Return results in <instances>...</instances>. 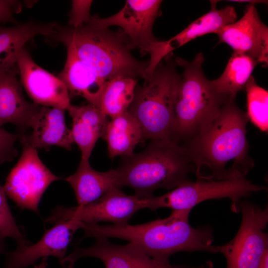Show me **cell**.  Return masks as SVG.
<instances>
[{"label": "cell", "mask_w": 268, "mask_h": 268, "mask_svg": "<svg viewBox=\"0 0 268 268\" xmlns=\"http://www.w3.org/2000/svg\"><path fill=\"white\" fill-rule=\"evenodd\" d=\"M229 98L218 115L183 144L197 180L246 177L254 165L249 155L246 113Z\"/></svg>", "instance_id": "1"}, {"label": "cell", "mask_w": 268, "mask_h": 268, "mask_svg": "<svg viewBox=\"0 0 268 268\" xmlns=\"http://www.w3.org/2000/svg\"><path fill=\"white\" fill-rule=\"evenodd\" d=\"M191 209L172 210L170 215L137 225H99L82 223L83 238H116L133 243L150 257L170 264L169 257L178 252L218 253L209 227L194 228L189 222Z\"/></svg>", "instance_id": "2"}, {"label": "cell", "mask_w": 268, "mask_h": 268, "mask_svg": "<svg viewBox=\"0 0 268 268\" xmlns=\"http://www.w3.org/2000/svg\"><path fill=\"white\" fill-rule=\"evenodd\" d=\"M49 39L71 46L79 58L106 81L117 77L142 78L148 62L135 59L127 36L96 23L92 16L77 28L57 24Z\"/></svg>", "instance_id": "3"}, {"label": "cell", "mask_w": 268, "mask_h": 268, "mask_svg": "<svg viewBox=\"0 0 268 268\" xmlns=\"http://www.w3.org/2000/svg\"><path fill=\"white\" fill-rule=\"evenodd\" d=\"M126 157L116 169L119 188L129 187L141 199L158 189L175 188L196 172L185 147L171 141L152 140L141 152Z\"/></svg>", "instance_id": "4"}, {"label": "cell", "mask_w": 268, "mask_h": 268, "mask_svg": "<svg viewBox=\"0 0 268 268\" xmlns=\"http://www.w3.org/2000/svg\"><path fill=\"white\" fill-rule=\"evenodd\" d=\"M175 60L183 71L174 95L172 141L182 145L212 121L230 97L217 93L205 77L202 53L191 62Z\"/></svg>", "instance_id": "5"}, {"label": "cell", "mask_w": 268, "mask_h": 268, "mask_svg": "<svg viewBox=\"0 0 268 268\" xmlns=\"http://www.w3.org/2000/svg\"><path fill=\"white\" fill-rule=\"evenodd\" d=\"M156 67L142 86L135 88L128 109L138 122L141 141L147 139L172 141L173 99L180 74L175 58L169 54Z\"/></svg>", "instance_id": "6"}, {"label": "cell", "mask_w": 268, "mask_h": 268, "mask_svg": "<svg viewBox=\"0 0 268 268\" xmlns=\"http://www.w3.org/2000/svg\"><path fill=\"white\" fill-rule=\"evenodd\" d=\"M267 188L253 183L246 177L214 181H187L168 193L144 199L145 208L155 210L168 207L173 210L191 209L198 204L208 200L228 198L234 211H238L241 199L251 193L265 191Z\"/></svg>", "instance_id": "7"}, {"label": "cell", "mask_w": 268, "mask_h": 268, "mask_svg": "<svg viewBox=\"0 0 268 268\" xmlns=\"http://www.w3.org/2000/svg\"><path fill=\"white\" fill-rule=\"evenodd\" d=\"M238 211L242 221L235 237L228 243L216 246L226 260V268H258L268 252V209L247 201H240Z\"/></svg>", "instance_id": "8"}, {"label": "cell", "mask_w": 268, "mask_h": 268, "mask_svg": "<svg viewBox=\"0 0 268 268\" xmlns=\"http://www.w3.org/2000/svg\"><path fill=\"white\" fill-rule=\"evenodd\" d=\"M61 178L43 163L36 148L24 146L3 188L6 195L18 207L38 214L39 204L44 192L52 183Z\"/></svg>", "instance_id": "9"}, {"label": "cell", "mask_w": 268, "mask_h": 268, "mask_svg": "<svg viewBox=\"0 0 268 268\" xmlns=\"http://www.w3.org/2000/svg\"><path fill=\"white\" fill-rule=\"evenodd\" d=\"M143 208L144 199L134 195H127L120 189L114 188L98 199L83 206H57L45 222L55 224L72 219L88 224L108 222L115 225H124L128 223L137 211Z\"/></svg>", "instance_id": "10"}, {"label": "cell", "mask_w": 268, "mask_h": 268, "mask_svg": "<svg viewBox=\"0 0 268 268\" xmlns=\"http://www.w3.org/2000/svg\"><path fill=\"white\" fill-rule=\"evenodd\" d=\"M159 0H128L122 9L107 18L93 16L94 21L101 26H117L127 36L131 49L138 48L141 55L153 42L152 27L156 18L161 14Z\"/></svg>", "instance_id": "11"}, {"label": "cell", "mask_w": 268, "mask_h": 268, "mask_svg": "<svg viewBox=\"0 0 268 268\" xmlns=\"http://www.w3.org/2000/svg\"><path fill=\"white\" fill-rule=\"evenodd\" d=\"M95 243L87 248L74 246L73 252L60 261L63 268H73L75 262L84 257L101 260L105 268H186L187 266H173L154 260L134 244L125 245L111 243L108 238H95Z\"/></svg>", "instance_id": "12"}, {"label": "cell", "mask_w": 268, "mask_h": 268, "mask_svg": "<svg viewBox=\"0 0 268 268\" xmlns=\"http://www.w3.org/2000/svg\"><path fill=\"white\" fill-rule=\"evenodd\" d=\"M218 43L228 44L233 53L244 54L259 64H268V27L261 20L253 3L248 5L237 21L220 28Z\"/></svg>", "instance_id": "13"}, {"label": "cell", "mask_w": 268, "mask_h": 268, "mask_svg": "<svg viewBox=\"0 0 268 268\" xmlns=\"http://www.w3.org/2000/svg\"><path fill=\"white\" fill-rule=\"evenodd\" d=\"M216 1H211L209 12L190 23L181 32L165 41L152 42L145 50L150 59L143 78L149 77L157 65L172 51L201 36L215 33L221 27L234 22L237 15L234 7L228 5L217 9Z\"/></svg>", "instance_id": "14"}, {"label": "cell", "mask_w": 268, "mask_h": 268, "mask_svg": "<svg viewBox=\"0 0 268 268\" xmlns=\"http://www.w3.org/2000/svg\"><path fill=\"white\" fill-rule=\"evenodd\" d=\"M16 64L21 84L34 103L67 110L70 98L65 84L38 66L25 47L19 52Z\"/></svg>", "instance_id": "15"}, {"label": "cell", "mask_w": 268, "mask_h": 268, "mask_svg": "<svg viewBox=\"0 0 268 268\" xmlns=\"http://www.w3.org/2000/svg\"><path fill=\"white\" fill-rule=\"evenodd\" d=\"M82 222L75 220L61 221L46 229L37 243L17 247L6 254L3 268H26L40 258L54 256L61 261L75 232L81 228Z\"/></svg>", "instance_id": "16"}, {"label": "cell", "mask_w": 268, "mask_h": 268, "mask_svg": "<svg viewBox=\"0 0 268 268\" xmlns=\"http://www.w3.org/2000/svg\"><path fill=\"white\" fill-rule=\"evenodd\" d=\"M65 110L58 107L41 106L31 121V134H20L19 139L23 146L48 149L59 146L71 150L73 141L70 129L66 124Z\"/></svg>", "instance_id": "17"}, {"label": "cell", "mask_w": 268, "mask_h": 268, "mask_svg": "<svg viewBox=\"0 0 268 268\" xmlns=\"http://www.w3.org/2000/svg\"><path fill=\"white\" fill-rule=\"evenodd\" d=\"M18 75L17 65L0 74V127L11 123L24 131L42 106L26 100Z\"/></svg>", "instance_id": "18"}, {"label": "cell", "mask_w": 268, "mask_h": 268, "mask_svg": "<svg viewBox=\"0 0 268 268\" xmlns=\"http://www.w3.org/2000/svg\"><path fill=\"white\" fill-rule=\"evenodd\" d=\"M65 46L67 50V59L57 77L65 84L70 98L81 96L99 108L107 81L97 76L85 64L71 46Z\"/></svg>", "instance_id": "19"}, {"label": "cell", "mask_w": 268, "mask_h": 268, "mask_svg": "<svg viewBox=\"0 0 268 268\" xmlns=\"http://www.w3.org/2000/svg\"><path fill=\"white\" fill-rule=\"evenodd\" d=\"M67 110L72 119L71 134L81 151V159L89 160L98 139L103 135L108 117L90 103L82 106L70 104Z\"/></svg>", "instance_id": "20"}, {"label": "cell", "mask_w": 268, "mask_h": 268, "mask_svg": "<svg viewBox=\"0 0 268 268\" xmlns=\"http://www.w3.org/2000/svg\"><path fill=\"white\" fill-rule=\"evenodd\" d=\"M57 23H43L34 21L12 27L0 24V74L17 65L18 55L25 44L38 35L48 38L56 32Z\"/></svg>", "instance_id": "21"}, {"label": "cell", "mask_w": 268, "mask_h": 268, "mask_svg": "<svg viewBox=\"0 0 268 268\" xmlns=\"http://www.w3.org/2000/svg\"><path fill=\"white\" fill-rule=\"evenodd\" d=\"M65 180L73 189L78 206L92 202L113 189H120L116 169L97 171L87 160L81 159L76 171Z\"/></svg>", "instance_id": "22"}, {"label": "cell", "mask_w": 268, "mask_h": 268, "mask_svg": "<svg viewBox=\"0 0 268 268\" xmlns=\"http://www.w3.org/2000/svg\"><path fill=\"white\" fill-rule=\"evenodd\" d=\"M102 137L106 140L109 156H130L142 134L136 119L128 111L108 120Z\"/></svg>", "instance_id": "23"}, {"label": "cell", "mask_w": 268, "mask_h": 268, "mask_svg": "<svg viewBox=\"0 0 268 268\" xmlns=\"http://www.w3.org/2000/svg\"><path fill=\"white\" fill-rule=\"evenodd\" d=\"M259 63L244 54L233 53L221 76L210 80L218 93L235 98L237 93L245 90L247 82Z\"/></svg>", "instance_id": "24"}, {"label": "cell", "mask_w": 268, "mask_h": 268, "mask_svg": "<svg viewBox=\"0 0 268 268\" xmlns=\"http://www.w3.org/2000/svg\"><path fill=\"white\" fill-rule=\"evenodd\" d=\"M137 80L129 77H117L107 81L99 108L111 118L128 110L134 96Z\"/></svg>", "instance_id": "25"}, {"label": "cell", "mask_w": 268, "mask_h": 268, "mask_svg": "<svg viewBox=\"0 0 268 268\" xmlns=\"http://www.w3.org/2000/svg\"><path fill=\"white\" fill-rule=\"evenodd\" d=\"M245 90L247 95L246 113L249 121L263 132L268 130V92L259 86L251 75Z\"/></svg>", "instance_id": "26"}, {"label": "cell", "mask_w": 268, "mask_h": 268, "mask_svg": "<svg viewBox=\"0 0 268 268\" xmlns=\"http://www.w3.org/2000/svg\"><path fill=\"white\" fill-rule=\"evenodd\" d=\"M6 196L3 188L0 184V238H11L16 242L17 247L29 245L31 243L16 224Z\"/></svg>", "instance_id": "27"}, {"label": "cell", "mask_w": 268, "mask_h": 268, "mask_svg": "<svg viewBox=\"0 0 268 268\" xmlns=\"http://www.w3.org/2000/svg\"><path fill=\"white\" fill-rule=\"evenodd\" d=\"M92 2V0H72L68 26L77 28L88 22L92 17L90 11Z\"/></svg>", "instance_id": "28"}, {"label": "cell", "mask_w": 268, "mask_h": 268, "mask_svg": "<svg viewBox=\"0 0 268 268\" xmlns=\"http://www.w3.org/2000/svg\"><path fill=\"white\" fill-rule=\"evenodd\" d=\"M20 134L8 132L0 127V165L5 162H11L16 157L18 151L14 146Z\"/></svg>", "instance_id": "29"}, {"label": "cell", "mask_w": 268, "mask_h": 268, "mask_svg": "<svg viewBox=\"0 0 268 268\" xmlns=\"http://www.w3.org/2000/svg\"><path fill=\"white\" fill-rule=\"evenodd\" d=\"M22 7V3L19 0H0V24L8 22L18 24L14 15L19 13Z\"/></svg>", "instance_id": "30"}, {"label": "cell", "mask_w": 268, "mask_h": 268, "mask_svg": "<svg viewBox=\"0 0 268 268\" xmlns=\"http://www.w3.org/2000/svg\"><path fill=\"white\" fill-rule=\"evenodd\" d=\"M258 268H268V252L264 255Z\"/></svg>", "instance_id": "31"}, {"label": "cell", "mask_w": 268, "mask_h": 268, "mask_svg": "<svg viewBox=\"0 0 268 268\" xmlns=\"http://www.w3.org/2000/svg\"><path fill=\"white\" fill-rule=\"evenodd\" d=\"M212 267H213L212 263L210 261H209V262H205L202 265L200 266L195 267L188 266L187 268H212Z\"/></svg>", "instance_id": "32"}, {"label": "cell", "mask_w": 268, "mask_h": 268, "mask_svg": "<svg viewBox=\"0 0 268 268\" xmlns=\"http://www.w3.org/2000/svg\"><path fill=\"white\" fill-rule=\"evenodd\" d=\"M47 266V258H44L42 259V262L40 264L34 266V268H46Z\"/></svg>", "instance_id": "33"}, {"label": "cell", "mask_w": 268, "mask_h": 268, "mask_svg": "<svg viewBox=\"0 0 268 268\" xmlns=\"http://www.w3.org/2000/svg\"><path fill=\"white\" fill-rule=\"evenodd\" d=\"M4 240L0 238V255L3 254L5 251V245L4 244Z\"/></svg>", "instance_id": "34"}, {"label": "cell", "mask_w": 268, "mask_h": 268, "mask_svg": "<svg viewBox=\"0 0 268 268\" xmlns=\"http://www.w3.org/2000/svg\"><path fill=\"white\" fill-rule=\"evenodd\" d=\"M230 1L237 2H249L250 3L255 4V3L263 2V0H230Z\"/></svg>", "instance_id": "35"}]
</instances>
